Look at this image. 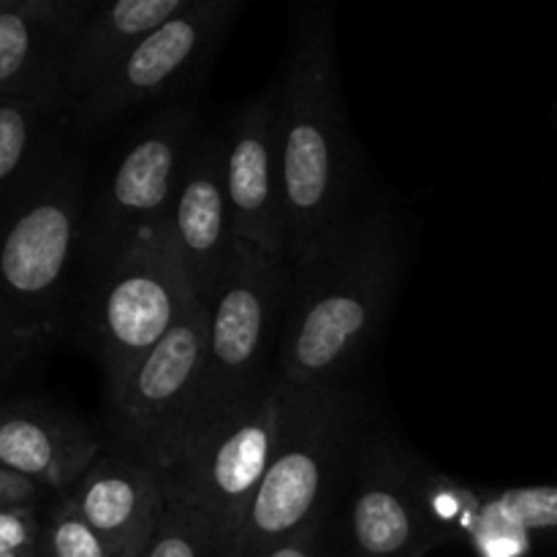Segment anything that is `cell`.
I'll use <instances>...</instances> for the list:
<instances>
[{
	"instance_id": "484cf974",
	"label": "cell",
	"mask_w": 557,
	"mask_h": 557,
	"mask_svg": "<svg viewBox=\"0 0 557 557\" xmlns=\"http://www.w3.org/2000/svg\"><path fill=\"white\" fill-rule=\"evenodd\" d=\"M0 557H41L38 549H16V553H0Z\"/></svg>"
},
{
	"instance_id": "cb8c5ba5",
	"label": "cell",
	"mask_w": 557,
	"mask_h": 557,
	"mask_svg": "<svg viewBox=\"0 0 557 557\" xmlns=\"http://www.w3.org/2000/svg\"><path fill=\"white\" fill-rule=\"evenodd\" d=\"M326 522H330V515L315 517V520H310L302 531L292 533V536L283 539L281 544H275V547L267 549V553L259 557H321L324 555Z\"/></svg>"
},
{
	"instance_id": "8992f818",
	"label": "cell",
	"mask_w": 557,
	"mask_h": 557,
	"mask_svg": "<svg viewBox=\"0 0 557 557\" xmlns=\"http://www.w3.org/2000/svg\"><path fill=\"white\" fill-rule=\"evenodd\" d=\"M87 283L74 308V326L101 364L103 384L128 373L196 302L163 223L136 237Z\"/></svg>"
},
{
	"instance_id": "5bb4252c",
	"label": "cell",
	"mask_w": 557,
	"mask_h": 557,
	"mask_svg": "<svg viewBox=\"0 0 557 557\" xmlns=\"http://www.w3.org/2000/svg\"><path fill=\"white\" fill-rule=\"evenodd\" d=\"M92 5V0H0V98L63 101L69 47Z\"/></svg>"
},
{
	"instance_id": "e0dca14e",
	"label": "cell",
	"mask_w": 557,
	"mask_h": 557,
	"mask_svg": "<svg viewBox=\"0 0 557 557\" xmlns=\"http://www.w3.org/2000/svg\"><path fill=\"white\" fill-rule=\"evenodd\" d=\"M188 5L190 0H114L92 5L71 41L63 65V101L69 117L128 60L136 44Z\"/></svg>"
},
{
	"instance_id": "52a82bcc",
	"label": "cell",
	"mask_w": 557,
	"mask_h": 557,
	"mask_svg": "<svg viewBox=\"0 0 557 557\" xmlns=\"http://www.w3.org/2000/svg\"><path fill=\"white\" fill-rule=\"evenodd\" d=\"M207 305L196 299L128 373L103 384L112 455L166 473L199 424Z\"/></svg>"
},
{
	"instance_id": "7c38bea8",
	"label": "cell",
	"mask_w": 557,
	"mask_h": 557,
	"mask_svg": "<svg viewBox=\"0 0 557 557\" xmlns=\"http://www.w3.org/2000/svg\"><path fill=\"white\" fill-rule=\"evenodd\" d=\"M226 194L237 243L288 264L286 210L277 161V90L245 101L221 131Z\"/></svg>"
},
{
	"instance_id": "ffe728a7",
	"label": "cell",
	"mask_w": 557,
	"mask_h": 557,
	"mask_svg": "<svg viewBox=\"0 0 557 557\" xmlns=\"http://www.w3.org/2000/svg\"><path fill=\"white\" fill-rule=\"evenodd\" d=\"M482 500L484 487H479V484L446 476L430 466L424 468L422 506L441 544L468 542L479 511H482Z\"/></svg>"
},
{
	"instance_id": "7402d4cb",
	"label": "cell",
	"mask_w": 557,
	"mask_h": 557,
	"mask_svg": "<svg viewBox=\"0 0 557 557\" xmlns=\"http://www.w3.org/2000/svg\"><path fill=\"white\" fill-rule=\"evenodd\" d=\"M38 553L41 557H114L107 542L63 495H54V504L44 515Z\"/></svg>"
},
{
	"instance_id": "30bf717a",
	"label": "cell",
	"mask_w": 557,
	"mask_h": 557,
	"mask_svg": "<svg viewBox=\"0 0 557 557\" xmlns=\"http://www.w3.org/2000/svg\"><path fill=\"white\" fill-rule=\"evenodd\" d=\"M239 9V0H190L188 9L136 44L128 60L71 112V128L90 134L141 103L183 90L215 58Z\"/></svg>"
},
{
	"instance_id": "7a4b0ae2",
	"label": "cell",
	"mask_w": 557,
	"mask_h": 557,
	"mask_svg": "<svg viewBox=\"0 0 557 557\" xmlns=\"http://www.w3.org/2000/svg\"><path fill=\"white\" fill-rule=\"evenodd\" d=\"M400 272V228L384 210L357 212L324 253L292 267L277 341L281 381L297 389L346 384L389 313Z\"/></svg>"
},
{
	"instance_id": "603a6c76",
	"label": "cell",
	"mask_w": 557,
	"mask_h": 557,
	"mask_svg": "<svg viewBox=\"0 0 557 557\" xmlns=\"http://www.w3.org/2000/svg\"><path fill=\"white\" fill-rule=\"evenodd\" d=\"M44 517L36 506H11L0 509V553H16V549H38L41 542Z\"/></svg>"
},
{
	"instance_id": "9a60e30c",
	"label": "cell",
	"mask_w": 557,
	"mask_h": 557,
	"mask_svg": "<svg viewBox=\"0 0 557 557\" xmlns=\"http://www.w3.org/2000/svg\"><path fill=\"white\" fill-rule=\"evenodd\" d=\"M63 498L114 557L145 555L166 511L163 473L112 451H103Z\"/></svg>"
},
{
	"instance_id": "6da1fadb",
	"label": "cell",
	"mask_w": 557,
	"mask_h": 557,
	"mask_svg": "<svg viewBox=\"0 0 557 557\" xmlns=\"http://www.w3.org/2000/svg\"><path fill=\"white\" fill-rule=\"evenodd\" d=\"M277 87V161L286 210L288 264L324 253L354 221V147L337 76L335 27L326 5L292 20Z\"/></svg>"
},
{
	"instance_id": "44dd1931",
	"label": "cell",
	"mask_w": 557,
	"mask_h": 557,
	"mask_svg": "<svg viewBox=\"0 0 557 557\" xmlns=\"http://www.w3.org/2000/svg\"><path fill=\"white\" fill-rule=\"evenodd\" d=\"M141 557H223L215 528L188 506L166 498L156 539Z\"/></svg>"
},
{
	"instance_id": "8fae6325",
	"label": "cell",
	"mask_w": 557,
	"mask_h": 557,
	"mask_svg": "<svg viewBox=\"0 0 557 557\" xmlns=\"http://www.w3.org/2000/svg\"><path fill=\"white\" fill-rule=\"evenodd\" d=\"M424 468L428 462L389 435L364 441L351 468V557H424L441 547L422 506Z\"/></svg>"
},
{
	"instance_id": "d6986e66",
	"label": "cell",
	"mask_w": 557,
	"mask_h": 557,
	"mask_svg": "<svg viewBox=\"0 0 557 557\" xmlns=\"http://www.w3.org/2000/svg\"><path fill=\"white\" fill-rule=\"evenodd\" d=\"M479 520L506 528L531 549L539 542L557 544V484L484 487Z\"/></svg>"
},
{
	"instance_id": "3957f363",
	"label": "cell",
	"mask_w": 557,
	"mask_h": 557,
	"mask_svg": "<svg viewBox=\"0 0 557 557\" xmlns=\"http://www.w3.org/2000/svg\"><path fill=\"white\" fill-rule=\"evenodd\" d=\"M85 207V166L69 145L0 212V392L74 321Z\"/></svg>"
},
{
	"instance_id": "ac0fdd59",
	"label": "cell",
	"mask_w": 557,
	"mask_h": 557,
	"mask_svg": "<svg viewBox=\"0 0 557 557\" xmlns=\"http://www.w3.org/2000/svg\"><path fill=\"white\" fill-rule=\"evenodd\" d=\"M69 109L52 96L0 98V212L69 147Z\"/></svg>"
},
{
	"instance_id": "9c48e42d",
	"label": "cell",
	"mask_w": 557,
	"mask_h": 557,
	"mask_svg": "<svg viewBox=\"0 0 557 557\" xmlns=\"http://www.w3.org/2000/svg\"><path fill=\"white\" fill-rule=\"evenodd\" d=\"M199 131V112L172 103L131 136L85 207L79 264L87 275L107 270L136 237L166 221Z\"/></svg>"
},
{
	"instance_id": "4fadbf2b",
	"label": "cell",
	"mask_w": 557,
	"mask_h": 557,
	"mask_svg": "<svg viewBox=\"0 0 557 557\" xmlns=\"http://www.w3.org/2000/svg\"><path fill=\"white\" fill-rule=\"evenodd\" d=\"M163 226L196 299L207 305L237 248L226 194V145L221 134L199 131Z\"/></svg>"
},
{
	"instance_id": "277c9868",
	"label": "cell",
	"mask_w": 557,
	"mask_h": 557,
	"mask_svg": "<svg viewBox=\"0 0 557 557\" xmlns=\"http://www.w3.org/2000/svg\"><path fill=\"white\" fill-rule=\"evenodd\" d=\"M359 449V406L346 384L294 392L281 449L223 557H259L330 515L337 482Z\"/></svg>"
},
{
	"instance_id": "ba28073f",
	"label": "cell",
	"mask_w": 557,
	"mask_h": 557,
	"mask_svg": "<svg viewBox=\"0 0 557 557\" xmlns=\"http://www.w3.org/2000/svg\"><path fill=\"white\" fill-rule=\"evenodd\" d=\"M288 288L292 264L237 243L221 286L207 302V359L196 430L277 379L270 359L275 354L277 368Z\"/></svg>"
},
{
	"instance_id": "d4e9b609",
	"label": "cell",
	"mask_w": 557,
	"mask_h": 557,
	"mask_svg": "<svg viewBox=\"0 0 557 557\" xmlns=\"http://www.w3.org/2000/svg\"><path fill=\"white\" fill-rule=\"evenodd\" d=\"M44 495H47V490L38 487L36 482L9 471V468H0V509H11V506H36Z\"/></svg>"
},
{
	"instance_id": "5b68a950",
	"label": "cell",
	"mask_w": 557,
	"mask_h": 557,
	"mask_svg": "<svg viewBox=\"0 0 557 557\" xmlns=\"http://www.w3.org/2000/svg\"><path fill=\"white\" fill-rule=\"evenodd\" d=\"M294 386L272 379L264 389L207 419L163 473L166 498L199 511L232 544L275 460L294 406Z\"/></svg>"
},
{
	"instance_id": "2e32d148",
	"label": "cell",
	"mask_w": 557,
	"mask_h": 557,
	"mask_svg": "<svg viewBox=\"0 0 557 557\" xmlns=\"http://www.w3.org/2000/svg\"><path fill=\"white\" fill-rule=\"evenodd\" d=\"M101 455V438L71 413L44 403L0 406V468L47 493H69Z\"/></svg>"
}]
</instances>
